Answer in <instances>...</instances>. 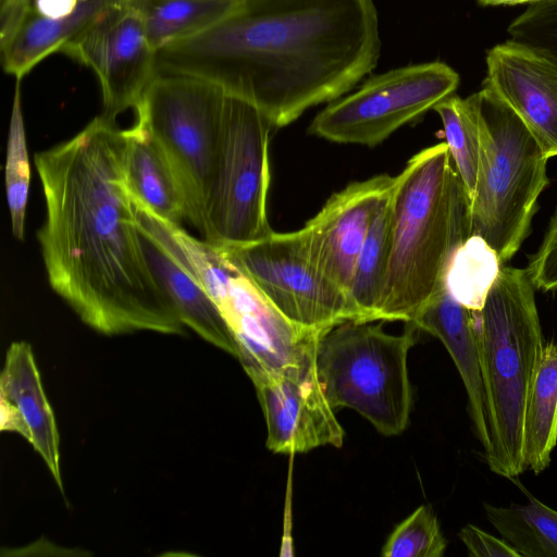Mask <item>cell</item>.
<instances>
[{
    "label": "cell",
    "mask_w": 557,
    "mask_h": 557,
    "mask_svg": "<svg viewBox=\"0 0 557 557\" xmlns=\"http://www.w3.org/2000/svg\"><path fill=\"white\" fill-rule=\"evenodd\" d=\"M458 73L443 62L394 69L368 79L312 120L309 133L339 143L374 147L454 95Z\"/></svg>",
    "instance_id": "10"
},
{
    "label": "cell",
    "mask_w": 557,
    "mask_h": 557,
    "mask_svg": "<svg viewBox=\"0 0 557 557\" xmlns=\"http://www.w3.org/2000/svg\"><path fill=\"white\" fill-rule=\"evenodd\" d=\"M391 253L374 321L411 323L446 286L470 237L469 200L446 143L409 159L389 193Z\"/></svg>",
    "instance_id": "3"
},
{
    "label": "cell",
    "mask_w": 557,
    "mask_h": 557,
    "mask_svg": "<svg viewBox=\"0 0 557 557\" xmlns=\"http://www.w3.org/2000/svg\"><path fill=\"white\" fill-rule=\"evenodd\" d=\"M125 175L132 196L160 218L182 225L186 203L164 150L139 121L125 129Z\"/></svg>",
    "instance_id": "20"
},
{
    "label": "cell",
    "mask_w": 557,
    "mask_h": 557,
    "mask_svg": "<svg viewBox=\"0 0 557 557\" xmlns=\"http://www.w3.org/2000/svg\"><path fill=\"white\" fill-rule=\"evenodd\" d=\"M380 50L373 0H239L212 27L159 50L158 73L212 82L274 129L349 91Z\"/></svg>",
    "instance_id": "2"
},
{
    "label": "cell",
    "mask_w": 557,
    "mask_h": 557,
    "mask_svg": "<svg viewBox=\"0 0 557 557\" xmlns=\"http://www.w3.org/2000/svg\"><path fill=\"white\" fill-rule=\"evenodd\" d=\"M272 129L257 107L226 94L220 147L200 232L210 244L239 247L273 232L267 216Z\"/></svg>",
    "instance_id": "9"
},
{
    "label": "cell",
    "mask_w": 557,
    "mask_h": 557,
    "mask_svg": "<svg viewBox=\"0 0 557 557\" xmlns=\"http://www.w3.org/2000/svg\"><path fill=\"white\" fill-rule=\"evenodd\" d=\"M510 39L557 55V0L530 3L508 26Z\"/></svg>",
    "instance_id": "29"
},
{
    "label": "cell",
    "mask_w": 557,
    "mask_h": 557,
    "mask_svg": "<svg viewBox=\"0 0 557 557\" xmlns=\"http://www.w3.org/2000/svg\"><path fill=\"white\" fill-rule=\"evenodd\" d=\"M410 324L437 337L449 352L467 392L473 431L485 451L491 436L480 361L478 311L460 304L445 286Z\"/></svg>",
    "instance_id": "18"
},
{
    "label": "cell",
    "mask_w": 557,
    "mask_h": 557,
    "mask_svg": "<svg viewBox=\"0 0 557 557\" xmlns=\"http://www.w3.org/2000/svg\"><path fill=\"white\" fill-rule=\"evenodd\" d=\"M20 82L16 81L9 127L5 160V193L13 235L24 238L26 207L30 181L26 135L21 106Z\"/></svg>",
    "instance_id": "27"
},
{
    "label": "cell",
    "mask_w": 557,
    "mask_h": 557,
    "mask_svg": "<svg viewBox=\"0 0 557 557\" xmlns=\"http://www.w3.org/2000/svg\"><path fill=\"white\" fill-rule=\"evenodd\" d=\"M239 0H129L159 51L196 36L224 18Z\"/></svg>",
    "instance_id": "22"
},
{
    "label": "cell",
    "mask_w": 557,
    "mask_h": 557,
    "mask_svg": "<svg viewBox=\"0 0 557 557\" xmlns=\"http://www.w3.org/2000/svg\"><path fill=\"white\" fill-rule=\"evenodd\" d=\"M226 92L207 79L158 73L135 109L181 185L186 221L201 232L220 147Z\"/></svg>",
    "instance_id": "7"
},
{
    "label": "cell",
    "mask_w": 557,
    "mask_h": 557,
    "mask_svg": "<svg viewBox=\"0 0 557 557\" xmlns=\"http://www.w3.org/2000/svg\"><path fill=\"white\" fill-rule=\"evenodd\" d=\"M480 164L469 206L470 236L478 235L510 260L530 233L540 195L548 184V158L523 121L492 89L476 91Z\"/></svg>",
    "instance_id": "5"
},
{
    "label": "cell",
    "mask_w": 557,
    "mask_h": 557,
    "mask_svg": "<svg viewBox=\"0 0 557 557\" xmlns=\"http://www.w3.org/2000/svg\"><path fill=\"white\" fill-rule=\"evenodd\" d=\"M482 5H513L521 3H534L542 0H478Z\"/></svg>",
    "instance_id": "33"
},
{
    "label": "cell",
    "mask_w": 557,
    "mask_h": 557,
    "mask_svg": "<svg viewBox=\"0 0 557 557\" xmlns=\"http://www.w3.org/2000/svg\"><path fill=\"white\" fill-rule=\"evenodd\" d=\"M527 270L535 288L544 292L557 289V208Z\"/></svg>",
    "instance_id": "30"
},
{
    "label": "cell",
    "mask_w": 557,
    "mask_h": 557,
    "mask_svg": "<svg viewBox=\"0 0 557 557\" xmlns=\"http://www.w3.org/2000/svg\"><path fill=\"white\" fill-rule=\"evenodd\" d=\"M388 199L389 195L372 220L354 270L349 299L358 321H374L383 287L391 253Z\"/></svg>",
    "instance_id": "24"
},
{
    "label": "cell",
    "mask_w": 557,
    "mask_h": 557,
    "mask_svg": "<svg viewBox=\"0 0 557 557\" xmlns=\"http://www.w3.org/2000/svg\"><path fill=\"white\" fill-rule=\"evenodd\" d=\"M346 320L322 332L314 346L318 381L334 410L350 408L385 436L408 426L412 391L408 352L412 324L401 335L384 332L382 321Z\"/></svg>",
    "instance_id": "6"
},
{
    "label": "cell",
    "mask_w": 557,
    "mask_h": 557,
    "mask_svg": "<svg viewBox=\"0 0 557 557\" xmlns=\"http://www.w3.org/2000/svg\"><path fill=\"white\" fill-rule=\"evenodd\" d=\"M394 177L375 175L332 195L300 228L314 267L349 297L355 265L372 220L389 195Z\"/></svg>",
    "instance_id": "14"
},
{
    "label": "cell",
    "mask_w": 557,
    "mask_h": 557,
    "mask_svg": "<svg viewBox=\"0 0 557 557\" xmlns=\"http://www.w3.org/2000/svg\"><path fill=\"white\" fill-rule=\"evenodd\" d=\"M557 444V342L544 345L531 385L523 424V457L535 474L550 462Z\"/></svg>",
    "instance_id": "21"
},
{
    "label": "cell",
    "mask_w": 557,
    "mask_h": 557,
    "mask_svg": "<svg viewBox=\"0 0 557 557\" xmlns=\"http://www.w3.org/2000/svg\"><path fill=\"white\" fill-rule=\"evenodd\" d=\"M440 115L446 144L470 202L475 191L480 164V117L476 92L461 98L451 95L434 109Z\"/></svg>",
    "instance_id": "25"
},
{
    "label": "cell",
    "mask_w": 557,
    "mask_h": 557,
    "mask_svg": "<svg viewBox=\"0 0 557 557\" xmlns=\"http://www.w3.org/2000/svg\"><path fill=\"white\" fill-rule=\"evenodd\" d=\"M132 198L144 251L182 323L205 341L238 358L239 347L232 330L191 272L171 233L170 222Z\"/></svg>",
    "instance_id": "16"
},
{
    "label": "cell",
    "mask_w": 557,
    "mask_h": 557,
    "mask_svg": "<svg viewBox=\"0 0 557 557\" xmlns=\"http://www.w3.org/2000/svg\"><path fill=\"white\" fill-rule=\"evenodd\" d=\"M446 546L435 512L430 506L421 505L394 529L382 556L442 557Z\"/></svg>",
    "instance_id": "28"
},
{
    "label": "cell",
    "mask_w": 557,
    "mask_h": 557,
    "mask_svg": "<svg viewBox=\"0 0 557 557\" xmlns=\"http://www.w3.org/2000/svg\"><path fill=\"white\" fill-rule=\"evenodd\" d=\"M251 379L267 423V447L275 454L342 447L344 429L318 381L313 359L300 367L253 371Z\"/></svg>",
    "instance_id": "13"
},
{
    "label": "cell",
    "mask_w": 557,
    "mask_h": 557,
    "mask_svg": "<svg viewBox=\"0 0 557 557\" xmlns=\"http://www.w3.org/2000/svg\"><path fill=\"white\" fill-rule=\"evenodd\" d=\"M459 537L470 556L520 557V554L504 539H497L470 523L460 530Z\"/></svg>",
    "instance_id": "31"
},
{
    "label": "cell",
    "mask_w": 557,
    "mask_h": 557,
    "mask_svg": "<svg viewBox=\"0 0 557 557\" xmlns=\"http://www.w3.org/2000/svg\"><path fill=\"white\" fill-rule=\"evenodd\" d=\"M125 148V129L100 114L35 154L46 202L37 237L47 277L97 332L182 334L185 325L143 248Z\"/></svg>",
    "instance_id": "1"
},
{
    "label": "cell",
    "mask_w": 557,
    "mask_h": 557,
    "mask_svg": "<svg viewBox=\"0 0 557 557\" xmlns=\"http://www.w3.org/2000/svg\"><path fill=\"white\" fill-rule=\"evenodd\" d=\"M222 249L301 332L319 336L339 322L357 320L348 295L311 262L299 230L273 231L258 242Z\"/></svg>",
    "instance_id": "11"
},
{
    "label": "cell",
    "mask_w": 557,
    "mask_h": 557,
    "mask_svg": "<svg viewBox=\"0 0 557 557\" xmlns=\"http://www.w3.org/2000/svg\"><path fill=\"white\" fill-rule=\"evenodd\" d=\"M0 428L17 432L34 447L63 492L54 414L26 342H14L7 351L0 377Z\"/></svg>",
    "instance_id": "17"
},
{
    "label": "cell",
    "mask_w": 557,
    "mask_h": 557,
    "mask_svg": "<svg viewBox=\"0 0 557 557\" xmlns=\"http://www.w3.org/2000/svg\"><path fill=\"white\" fill-rule=\"evenodd\" d=\"M61 53L96 74L102 97L101 115L111 121L131 108L135 110L158 74V51L129 0L100 14Z\"/></svg>",
    "instance_id": "12"
},
{
    "label": "cell",
    "mask_w": 557,
    "mask_h": 557,
    "mask_svg": "<svg viewBox=\"0 0 557 557\" xmlns=\"http://www.w3.org/2000/svg\"><path fill=\"white\" fill-rule=\"evenodd\" d=\"M124 0H81L63 17H45L27 12L13 30L0 39L2 67L21 81L48 55L61 52L77 34L100 14Z\"/></svg>",
    "instance_id": "19"
},
{
    "label": "cell",
    "mask_w": 557,
    "mask_h": 557,
    "mask_svg": "<svg viewBox=\"0 0 557 557\" xmlns=\"http://www.w3.org/2000/svg\"><path fill=\"white\" fill-rule=\"evenodd\" d=\"M534 289L527 268L500 267L478 311L491 436L485 461L491 471L511 480L527 469L525 407L544 348Z\"/></svg>",
    "instance_id": "4"
},
{
    "label": "cell",
    "mask_w": 557,
    "mask_h": 557,
    "mask_svg": "<svg viewBox=\"0 0 557 557\" xmlns=\"http://www.w3.org/2000/svg\"><path fill=\"white\" fill-rule=\"evenodd\" d=\"M7 1H8V0H0V4L4 3V2H7Z\"/></svg>",
    "instance_id": "34"
},
{
    "label": "cell",
    "mask_w": 557,
    "mask_h": 557,
    "mask_svg": "<svg viewBox=\"0 0 557 557\" xmlns=\"http://www.w3.org/2000/svg\"><path fill=\"white\" fill-rule=\"evenodd\" d=\"M487 520L520 557H557V511L529 496L525 505L484 504Z\"/></svg>",
    "instance_id": "23"
},
{
    "label": "cell",
    "mask_w": 557,
    "mask_h": 557,
    "mask_svg": "<svg viewBox=\"0 0 557 557\" xmlns=\"http://www.w3.org/2000/svg\"><path fill=\"white\" fill-rule=\"evenodd\" d=\"M30 0H8L0 4V39L7 37L26 12Z\"/></svg>",
    "instance_id": "32"
},
{
    "label": "cell",
    "mask_w": 557,
    "mask_h": 557,
    "mask_svg": "<svg viewBox=\"0 0 557 557\" xmlns=\"http://www.w3.org/2000/svg\"><path fill=\"white\" fill-rule=\"evenodd\" d=\"M485 61L482 85L523 121L548 159L557 157V55L509 38Z\"/></svg>",
    "instance_id": "15"
},
{
    "label": "cell",
    "mask_w": 557,
    "mask_h": 557,
    "mask_svg": "<svg viewBox=\"0 0 557 557\" xmlns=\"http://www.w3.org/2000/svg\"><path fill=\"white\" fill-rule=\"evenodd\" d=\"M197 281L232 330L246 373L300 367L313 359L318 336L290 324L220 247L170 223Z\"/></svg>",
    "instance_id": "8"
},
{
    "label": "cell",
    "mask_w": 557,
    "mask_h": 557,
    "mask_svg": "<svg viewBox=\"0 0 557 557\" xmlns=\"http://www.w3.org/2000/svg\"><path fill=\"white\" fill-rule=\"evenodd\" d=\"M500 260L478 235L470 236L457 250L446 277V287L467 308L479 311L495 281Z\"/></svg>",
    "instance_id": "26"
}]
</instances>
